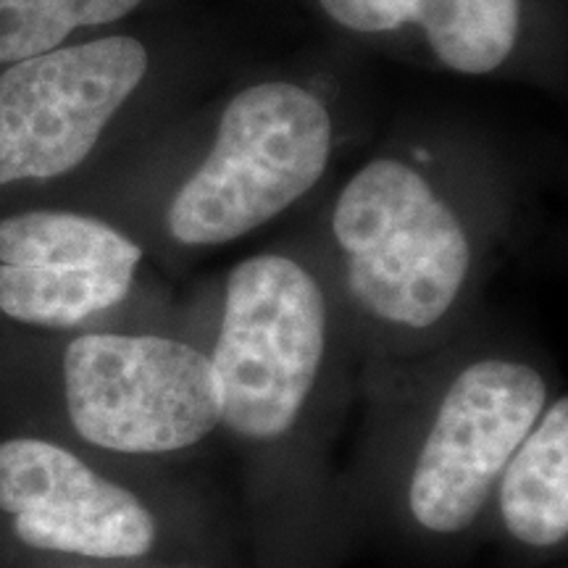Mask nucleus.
Returning a JSON list of instances; mask_svg holds the SVG:
<instances>
[{
	"label": "nucleus",
	"mask_w": 568,
	"mask_h": 568,
	"mask_svg": "<svg viewBox=\"0 0 568 568\" xmlns=\"http://www.w3.org/2000/svg\"><path fill=\"white\" fill-rule=\"evenodd\" d=\"M103 458L40 429L0 435V531L38 560L138 566L166 527L145 495Z\"/></svg>",
	"instance_id": "5"
},
{
	"label": "nucleus",
	"mask_w": 568,
	"mask_h": 568,
	"mask_svg": "<svg viewBox=\"0 0 568 568\" xmlns=\"http://www.w3.org/2000/svg\"><path fill=\"white\" fill-rule=\"evenodd\" d=\"M326 297L295 258L261 253L230 272L211 364L222 429L251 447L295 435L326 364Z\"/></svg>",
	"instance_id": "2"
},
{
	"label": "nucleus",
	"mask_w": 568,
	"mask_h": 568,
	"mask_svg": "<svg viewBox=\"0 0 568 568\" xmlns=\"http://www.w3.org/2000/svg\"><path fill=\"white\" fill-rule=\"evenodd\" d=\"M550 400L527 361L487 355L447 382L410 453L403 506L424 535L453 539L477 527L503 468Z\"/></svg>",
	"instance_id": "6"
},
{
	"label": "nucleus",
	"mask_w": 568,
	"mask_h": 568,
	"mask_svg": "<svg viewBox=\"0 0 568 568\" xmlns=\"http://www.w3.org/2000/svg\"><path fill=\"white\" fill-rule=\"evenodd\" d=\"M332 119L314 92L261 82L232 98L209 159L176 190L169 234L184 247H213L251 234L322 180Z\"/></svg>",
	"instance_id": "4"
},
{
	"label": "nucleus",
	"mask_w": 568,
	"mask_h": 568,
	"mask_svg": "<svg viewBox=\"0 0 568 568\" xmlns=\"http://www.w3.org/2000/svg\"><path fill=\"white\" fill-rule=\"evenodd\" d=\"M42 568H132V566H92V564H55V560H40Z\"/></svg>",
	"instance_id": "13"
},
{
	"label": "nucleus",
	"mask_w": 568,
	"mask_h": 568,
	"mask_svg": "<svg viewBox=\"0 0 568 568\" xmlns=\"http://www.w3.org/2000/svg\"><path fill=\"white\" fill-rule=\"evenodd\" d=\"M497 521L521 548L560 550L568 539V397L548 406L497 479Z\"/></svg>",
	"instance_id": "9"
},
{
	"label": "nucleus",
	"mask_w": 568,
	"mask_h": 568,
	"mask_svg": "<svg viewBox=\"0 0 568 568\" xmlns=\"http://www.w3.org/2000/svg\"><path fill=\"white\" fill-rule=\"evenodd\" d=\"M148 74L134 38H101L11 63L0 74V184L77 169Z\"/></svg>",
	"instance_id": "7"
},
{
	"label": "nucleus",
	"mask_w": 568,
	"mask_h": 568,
	"mask_svg": "<svg viewBox=\"0 0 568 568\" xmlns=\"http://www.w3.org/2000/svg\"><path fill=\"white\" fill-rule=\"evenodd\" d=\"M142 247L122 230L74 211H24L0 219L3 266H82L138 272Z\"/></svg>",
	"instance_id": "11"
},
{
	"label": "nucleus",
	"mask_w": 568,
	"mask_h": 568,
	"mask_svg": "<svg viewBox=\"0 0 568 568\" xmlns=\"http://www.w3.org/2000/svg\"><path fill=\"white\" fill-rule=\"evenodd\" d=\"M134 274L130 268L0 264V314L40 329H74L122 305Z\"/></svg>",
	"instance_id": "10"
},
{
	"label": "nucleus",
	"mask_w": 568,
	"mask_h": 568,
	"mask_svg": "<svg viewBox=\"0 0 568 568\" xmlns=\"http://www.w3.org/2000/svg\"><path fill=\"white\" fill-rule=\"evenodd\" d=\"M142 0H0V63L55 51L82 27L119 21Z\"/></svg>",
	"instance_id": "12"
},
{
	"label": "nucleus",
	"mask_w": 568,
	"mask_h": 568,
	"mask_svg": "<svg viewBox=\"0 0 568 568\" xmlns=\"http://www.w3.org/2000/svg\"><path fill=\"white\" fill-rule=\"evenodd\" d=\"M337 24L376 34L418 24L432 51L460 74H487L514 53L521 0H318Z\"/></svg>",
	"instance_id": "8"
},
{
	"label": "nucleus",
	"mask_w": 568,
	"mask_h": 568,
	"mask_svg": "<svg viewBox=\"0 0 568 568\" xmlns=\"http://www.w3.org/2000/svg\"><path fill=\"white\" fill-rule=\"evenodd\" d=\"M55 408L67 437L95 458H176L222 429L211 355L163 335L88 332L69 339Z\"/></svg>",
	"instance_id": "1"
},
{
	"label": "nucleus",
	"mask_w": 568,
	"mask_h": 568,
	"mask_svg": "<svg viewBox=\"0 0 568 568\" xmlns=\"http://www.w3.org/2000/svg\"><path fill=\"white\" fill-rule=\"evenodd\" d=\"M332 234L353 301L376 322L426 332L450 314L471 272V240L416 169H361L337 197Z\"/></svg>",
	"instance_id": "3"
}]
</instances>
